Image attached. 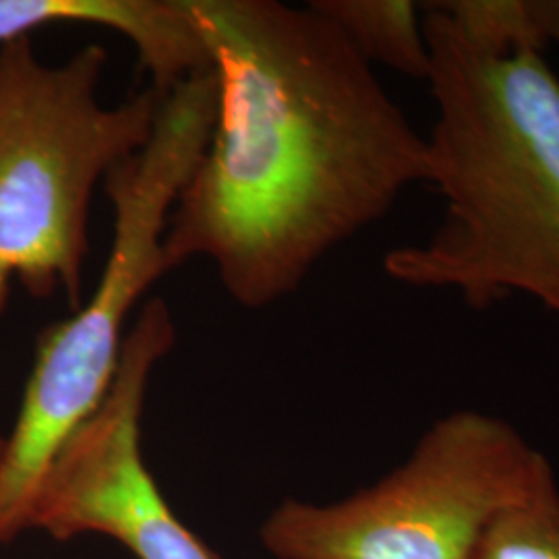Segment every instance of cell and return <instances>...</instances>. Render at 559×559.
<instances>
[{
  "instance_id": "6da1fadb",
  "label": "cell",
  "mask_w": 559,
  "mask_h": 559,
  "mask_svg": "<svg viewBox=\"0 0 559 559\" xmlns=\"http://www.w3.org/2000/svg\"><path fill=\"white\" fill-rule=\"evenodd\" d=\"M216 117L164 237L168 272L212 261L263 309L427 177L425 138L373 67L311 2L189 0Z\"/></svg>"
},
{
  "instance_id": "7a4b0ae2",
  "label": "cell",
  "mask_w": 559,
  "mask_h": 559,
  "mask_svg": "<svg viewBox=\"0 0 559 559\" xmlns=\"http://www.w3.org/2000/svg\"><path fill=\"white\" fill-rule=\"evenodd\" d=\"M436 122L427 177L445 203L431 237L383 270L485 311L528 295L559 318V80L539 52L489 57L419 2Z\"/></svg>"
},
{
  "instance_id": "3957f363",
  "label": "cell",
  "mask_w": 559,
  "mask_h": 559,
  "mask_svg": "<svg viewBox=\"0 0 559 559\" xmlns=\"http://www.w3.org/2000/svg\"><path fill=\"white\" fill-rule=\"evenodd\" d=\"M216 96L212 71L179 83L162 98L145 147L104 179L115 214L110 253L92 299L38 336L20 413L0 454V545L29 528L50 462L117 378L133 307L168 274V221L210 141Z\"/></svg>"
},
{
  "instance_id": "277c9868",
  "label": "cell",
  "mask_w": 559,
  "mask_h": 559,
  "mask_svg": "<svg viewBox=\"0 0 559 559\" xmlns=\"http://www.w3.org/2000/svg\"><path fill=\"white\" fill-rule=\"evenodd\" d=\"M106 62L96 44L62 64L38 59L29 36L0 46V316L15 282L83 305L96 187L145 147L162 100L147 87L102 104Z\"/></svg>"
},
{
  "instance_id": "5b68a950",
  "label": "cell",
  "mask_w": 559,
  "mask_h": 559,
  "mask_svg": "<svg viewBox=\"0 0 559 559\" xmlns=\"http://www.w3.org/2000/svg\"><path fill=\"white\" fill-rule=\"evenodd\" d=\"M554 477L512 423L462 408L373 487L330 506L282 503L261 539L278 559H475L498 516Z\"/></svg>"
},
{
  "instance_id": "8992f818",
  "label": "cell",
  "mask_w": 559,
  "mask_h": 559,
  "mask_svg": "<svg viewBox=\"0 0 559 559\" xmlns=\"http://www.w3.org/2000/svg\"><path fill=\"white\" fill-rule=\"evenodd\" d=\"M177 344L168 305L147 300L98 411L64 441L32 506L29 528L67 540L98 533L138 559H218L164 500L141 452V415L154 367Z\"/></svg>"
},
{
  "instance_id": "52a82bcc",
  "label": "cell",
  "mask_w": 559,
  "mask_h": 559,
  "mask_svg": "<svg viewBox=\"0 0 559 559\" xmlns=\"http://www.w3.org/2000/svg\"><path fill=\"white\" fill-rule=\"evenodd\" d=\"M60 23L96 25L127 38L160 98L210 71L189 0H0V46Z\"/></svg>"
},
{
  "instance_id": "ba28073f",
  "label": "cell",
  "mask_w": 559,
  "mask_h": 559,
  "mask_svg": "<svg viewBox=\"0 0 559 559\" xmlns=\"http://www.w3.org/2000/svg\"><path fill=\"white\" fill-rule=\"evenodd\" d=\"M371 67L427 81L431 55L419 2L411 0H311Z\"/></svg>"
},
{
  "instance_id": "9c48e42d",
  "label": "cell",
  "mask_w": 559,
  "mask_h": 559,
  "mask_svg": "<svg viewBox=\"0 0 559 559\" xmlns=\"http://www.w3.org/2000/svg\"><path fill=\"white\" fill-rule=\"evenodd\" d=\"M471 48L489 57H516L549 48L535 0L429 2Z\"/></svg>"
},
{
  "instance_id": "30bf717a",
  "label": "cell",
  "mask_w": 559,
  "mask_h": 559,
  "mask_svg": "<svg viewBox=\"0 0 559 559\" xmlns=\"http://www.w3.org/2000/svg\"><path fill=\"white\" fill-rule=\"evenodd\" d=\"M475 559H559L556 477L498 516L480 540Z\"/></svg>"
},
{
  "instance_id": "8fae6325",
  "label": "cell",
  "mask_w": 559,
  "mask_h": 559,
  "mask_svg": "<svg viewBox=\"0 0 559 559\" xmlns=\"http://www.w3.org/2000/svg\"><path fill=\"white\" fill-rule=\"evenodd\" d=\"M535 9L549 46H559V0H535Z\"/></svg>"
}]
</instances>
